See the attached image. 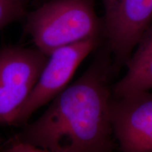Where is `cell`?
<instances>
[{"instance_id":"obj_1","label":"cell","mask_w":152,"mask_h":152,"mask_svg":"<svg viewBox=\"0 0 152 152\" xmlns=\"http://www.w3.org/2000/svg\"><path fill=\"white\" fill-rule=\"evenodd\" d=\"M113 58L105 45L85 73L14 137L51 152H113Z\"/></svg>"},{"instance_id":"obj_5","label":"cell","mask_w":152,"mask_h":152,"mask_svg":"<svg viewBox=\"0 0 152 152\" xmlns=\"http://www.w3.org/2000/svg\"><path fill=\"white\" fill-rule=\"evenodd\" d=\"M102 42V39H87L56 49L49 55L35 86L16 113L13 125H24L37 109L60 94L81 62Z\"/></svg>"},{"instance_id":"obj_3","label":"cell","mask_w":152,"mask_h":152,"mask_svg":"<svg viewBox=\"0 0 152 152\" xmlns=\"http://www.w3.org/2000/svg\"><path fill=\"white\" fill-rule=\"evenodd\" d=\"M48 58L49 56L36 48H0V126L13 125Z\"/></svg>"},{"instance_id":"obj_6","label":"cell","mask_w":152,"mask_h":152,"mask_svg":"<svg viewBox=\"0 0 152 152\" xmlns=\"http://www.w3.org/2000/svg\"><path fill=\"white\" fill-rule=\"evenodd\" d=\"M113 134L122 152H152V92H138L111 103Z\"/></svg>"},{"instance_id":"obj_9","label":"cell","mask_w":152,"mask_h":152,"mask_svg":"<svg viewBox=\"0 0 152 152\" xmlns=\"http://www.w3.org/2000/svg\"><path fill=\"white\" fill-rule=\"evenodd\" d=\"M0 152H51L24 143L16 138L11 137L0 144Z\"/></svg>"},{"instance_id":"obj_10","label":"cell","mask_w":152,"mask_h":152,"mask_svg":"<svg viewBox=\"0 0 152 152\" xmlns=\"http://www.w3.org/2000/svg\"><path fill=\"white\" fill-rule=\"evenodd\" d=\"M2 142H3V140L1 137H0V144H1Z\"/></svg>"},{"instance_id":"obj_2","label":"cell","mask_w":152,"mask_h":152,"mask_svg":"<svg viewBox=\"0 0 152 152\" xmlns=\"http://www.w3.org/2000/svg\"><path fill=\"white\" fill-rule=\"evenodd\" d=\"M24 30L36 49L47 56L87 39H104L94 0H49L27 13Z\"/></svg>"},{"instance_id":"obj_8","label":"cell","mask_w":152,"mask_h":152,"mask_svg":"<svg viewBox=\"0 0 152 152\" xmlns=\"http://www.w3.org/2000/svg\"><path fill=\"white\" fill-rule=\"evenodd\" d=\"M28 0H0V31L27 14Z\"/></svg>"},{"instance_id":"obj_7","label":"cell","mask_w":152,"mask_h":152,"mask_svg":"<svg viewBox=\"0 0 152 152\" xmlns=\"http://www.w3.org/2000/svg\"><path fill=\"white\" fill-rule=\"evenodd\" d=\"M125 66V75L112 86L114 98L152 90V23Z\"/></svg>"},{"instance_id":"obj_4","label":"cell","mask_w":152,"mask_h":152,"mask_svg":"<svg viewBox=\"0 0 152 152\" xmlns=\"http://www.w3.org/2000/svg\"><path fill=\"white\" fill-rule=\"evenodd\" d=\"M104 39L117 74L152 23V0H102Z\"/></svg>"}]
</instances>
